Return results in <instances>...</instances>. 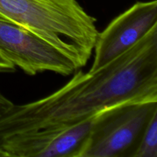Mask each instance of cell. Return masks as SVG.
I'll return each mask as SVG.
<instances>
[{"instance_id": "cell-1", "label": "cell", "mask_w": 157, "mask_h": 157, "mask_svg": "<svg viewBox=\"0 0 157 157\" xmlns=\"http://www.w3.org/2000/svg\"><path fill=\"white\" fill-rule=\"evenodd\" d=\"M157 101V25L134 46L94 73L77 71L64 86L0 117V140L14 134L73 125L130 101Z\"/></svg>"}, {"instance_id": "cell-2", "label": "cell", "mask_w": 157, "mask_h": 157, "mask_svg": "<svg viewBox=\"0 0 157 157\" xmlns=\"http://www.w3.org/2000/svg\"><path fill=\"white\" fill-rule=\"evenodd\" d=\"M0 19L41 37L78 70L90 59L99 34L97 19L77 0H0Z\"/></svg>"}, {"instance_id": "cell-3", "label": "cell", "mask_w": 157, "mask_h": 157, "mask_svg": "<svg viewBox=\"0 0 157 157\" xmlns=\"http://www.w3.org/2000/svg\"><path fill=\"white\" fill-rule=\"evenodd\" d=\"M157 101H130L101 110L78 157H133Z\"/></svg>"}, {"instance_id": "cell-4", "label": "cell", "mask_w": 157, "mask_h": 157, "mask_svg": "<svg viewBox=\"0 0 157 157\" xmlns=\"http://www.w3.org/2000/svg\"><path fill=\"white\" fill-rule=\"evenodd\" d=\"M0 53L28 75L51 71L68 76L78 70L69 57L41 37L0 19Z\"/></svg>"}, {"instance_id": "cell-5", "label": "cell", "mask_w": 157, "mask_h": 157, "mask_svg": "<svg viewBox=\"0 0 157 157\" xmlns=\"http://www.w3.org/2000/svg\"><path fill=\"white\" fill-rule=\"evenodd\" d=\"M94 116L73 125L17 133L0 140L8 157H78Z\"/></svg>"}, {"instance_id": "cell-6", "label": "cell", "mask_w": 157, "mask_h": 157, "mask_svg": "<svg viewBox=\"0 0 157 157\" xmlns=\"http://www.w3.org/2000/svg\"><path fill=\"white\" fill-rule=\"evenodd\" d=\"M157 25V1L137 2L113 20L98 34L94 58L89 73H94L131 48Z\"/></svg>"}, {"instance_id": "cell-7", "label": "cell", "mask_w": 157, "mask_h": 157, "mask_svg": "<svg viewBox=\"0 0 157 157\" xmlns=\"http://www.w3.org/2000/svg\"><path fill=\"white\" fill-rule=\"evenodd\" d=\"M133 157H157V113L149 122Z\"/></svg>"}, {"instance_id": "cell-8", "label": "cell", "mask_w": 157, "mask_h": 157, "mask_svg": "<svg viewBox=\"0 0 157 157\" xmlns=\"http://www.w3.org/2000/svg\"><path fill=\"white\" fill-rule=\"evenodd\" d=\"M15 71V66L0 53V73H10Z\"/></svg>"}, {"instance_id": "cell-9", "label": "cell", "mask_w": 157, "mask_h": 157, "mask_svg": "<svg viewBox=\"0 0 157 157\" xmlns=\"http://www.w3.org/2000/svg\"><path fill=\"white\" fill-rule=\"evenodd\" d=\"M13 105V103L8 99L6 96H4L0 91V117L3 116L6 112L9 111Z\"/></svg>"}, {"instance_id": "cell-10", "label": "cell", "mask_w": 157, "mask_h": 157, "mask_svg": "<svg viewBox=\"0 0 157 157\" xmlns=\"http://www.w3.org/2000/svg\"><path fill=\"white\" fill-rule=\"evenodd\" d=\"M0 157H8V156L5 152H3L2 150H0Z\"/></svg>"}]
</instances>
